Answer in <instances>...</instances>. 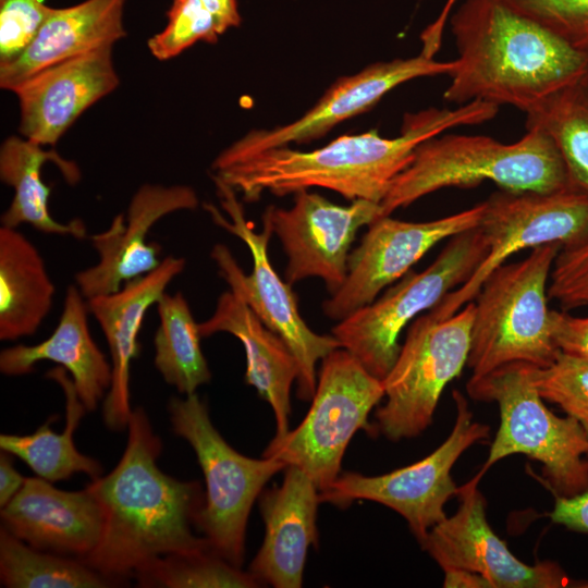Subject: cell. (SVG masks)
Returning a JSON list of instances; mask_svg holds the SVG:
<instances>
[{
  "label": "cell",
  "instance_id": "44dd1931",
  "mask_svg": "<svg viewBox=\"0 0 588 588\" xmlns=\"http://www.w3.org/2000/svg\"><path fill=\"white\" fill-rule=\"evenodd\" d=\"M319 489L301 468L289 465L279 487L262 490L259 509L265 523L262 544L249 572L260 584L299 588L310 546L318 544Z\"/></svg>",
  "mask_w": 588,
  "mask_h": 588
},
{
  "label": "cell",
  "instance_id": "7a4b0ae2",
  "mask_svg": "<svg viewBox=\"0 0 588 588\" xmlns=\"http://www.w3.org/2000/svg\"><path fill=\"white\" fill-rule=\"evenodd\" d=\"M498 111V106L485 101L453 109L429 108L406 114L400 135L393 138L382 137L372 130L342 135L310 151L274 147L211 166L212 176L241 193L247 203L258 200L265 192L284 196L322 187L351 201L365 199L380 204L422 142L456 126L489 121Z\"/></svg>",
  "mask_w": 588,
  "mask_h": 588
},
{
  "label": "cell",
  "instance_id": "ffe728a7",
  "mask_svg": "<svg viewBox=\"0 0 588 588\" xmlns=\"http://www.w3.org/2000/svg\"><path fill=\"white\" fill-rule=\"evenodd\" d=\"M0 516L1 526L27 544L79 559L96 548L103 528L102 509L87 487L64 491L39 476L25 479Z\"/></svg>",
  "mask_w": 588,
  "mask_h": 588
},
{
  "label": "cell",
  "instance_id": "f6af8a7d",
  "mask_svg": "<svg viewBox=\"0 0 588 588\" xmlns=\"http://www.w3.org/2000/svg\"><path fill=\"white\" fill-rule=\"evenodd\" d=\"M585 76H586V78L588 79V66H587V71H586V73H585Z\"/></svg>",
  "mask_w": 588,
  "mask_h": 588
},
{
  "label": "cell",
  "instance_id": "4316f807",
  "mask_svg": "<svg viewBox=\"0 0 588 588\" xmlns=\"http://www.w3.org/2000/svg\"><path fill=\"white\" fill-rule=\"evenodd\" d=\"M54 285L34 244L13 228H0V340L34 334L49 314Z\"/></svg>",
  "mask_w": 588,
  "mask_h": 588
},
{
  "label": "cell",
  "instance_id": "d6986e66",
  "mask_svg": "<svg viewBox=\"0 0 588 588\" xmlns=\"http://www.w3.org/2000/svg\"><path fill=\"white\" fill-rule=\"evenodd\" d=\"M112 47L51 65L12 89L20 103V133L54 145L77 118L119 85Z\"/></svg>",
  "mask_w": 588,
  "mask_h": 588
},
{
  "label": "cell",
  "instance_id": "d590c367",
  "mask_svg": "<svg viewBox=\"0 0 588 588\" xmlns=\"http://www.w3.org/2000/svg\"><path fill=\"white\" fill-rule=\"evenodd\" d=\"M51 9L44 0H0V65L24 51Z\"/></svg>",
  "mask_w": 588,
  "mask_h": 588
},
{
  "label": "cell",
  "instance_id": "603a6c76",
  "mask_svg": "<svg viewBox=\"0 0 588 588\" xmlns=\"http://www.w3.org/2000/svg\"><path fill=\"white\" fill-rule=\"evenodd\" d=\"M88 313L87 299L77 285H69L52 334L38 344H19L1 351L0 371L5 376H24L33 372L38 362H53L71 375L87 412L95 411L111 385L112 368L89 332Z\"/></svg>",
  "mask_w": 588,
  "mask_h": 588
},
{
  "label": "cell",
  "instance_id": "8992f818",
  "mask_svg": "<svg viewBox=\"0 0 588 588\" xmlns=\"http://www.w3.org/2000/svg\"><path fill=\"white\" fill-rule=\"evenodd\" d=\"M532 365L512 363L478 378L466 389L471 399L494 401L500 426L480 473L500 460L523 454L542 464L544 480L556 495L573 497L588 488V436L571 416L552 413L531 379Z\"/></svg>",
  "mask_w": 588,
  "mask_h": 588
},
{
  "label": "cell",
  "instance_id": "e0dca14e",
  "mask_svg": "<svg viewBox=\"0 0 588 588\" xmlns=\"http://www.w3.org/2000/svg\"><path fill=\"white\" fill-rule=\"evenodd\" d=\"M455 64V60L438 61L421 53L370 64L356 74L339 78L313 108L292 123L248 132L222 150L211 166L318 139L336 124L371 109L395 87L418 77L450 75Z\"/></svg>",
  "mask_w": 588,
  "mask_h": 588
},
{
  "label": "cell",
  "instance_id": "52a82bcc",
  "mask_svg": "<svg viewBox=\"0 0 588 588\" xmlns=\"http://www.w3.org/2000/svg\"><path fill=\"white\" fill-rule=\"evenodd\" d=\"M172 429L193 448L206 481L196 528L223 559L242 567L250 510L266 483L287 465L273 457L252 458L235 451L212 425L197 393L171 397Z\"/></svg>",
  "mask_w": 588,
  "mask_h": 588
},
{
  "label": "cell",
  "instance_id": "8fae6325",
  "mask_svg": "<svg viewBox=\"0 0 588 588\" xmlns=\"http://www.w3.org/2000/svg\"><path fill=\"white\" fill-rule=\"evenodd\" d=\"M474 315L471 301L449 318H436L428 310L414 319L382 380L387 400L375 418L385 438H414L430 426L444 388L467 365Z\"/></svg>",
  "mask_w": 588,
  "mask_h": 588
},
{
  "label": "cell",
  "instance_id": "9c48e42d",
  "mask_svg": "<svg viewBox=\"0 0 588 588\" xmlns=\"http://www.w3.org/2000/svg\"><path fill=\"white\" fill-rule=\"evenodd\" d=\"M487 252L479 226L452 236L430 266L420 272L409 270L381 297L338 321L332 335L369 373L383 380L399 356V338L406 324L465 283Z\"/></svg>",
  "mask_w": 588,
  "mask_h": 588
},
{
  "label": "cell",
  "instance_id": "7bdbcfd3",
  "mask_svg": "<svg viewBox=\"0 0 588 588\" xmlns=\"http://www.w3.org/2000/svg\"><path fill=\"white\" fill-rule=\"evenodd\" d=\"M443 587L445 588H492L490 581L481 574L462 569H445Z\"/></svg>",
  "mask_w": 588,
  "mask_h": 588
},
{
  "label": "cell",
  "instance_id": "60d3db41",
  "mask_svg": "<svg viewBox=\"0 0 588 588\" xmlns=\"http://www.w3.org/2000/svg\"><path fill=\"white\" fill-rule=\"evenodd\" d=\"M12 454H0V506H5L23 487L25 479L14 467Z\"/></svg>",
  "mask_w": 588,
  "mask_h": 588
},
{
  "label": "cell",
  "instance_id": "4fadbf2b",
  "mask_svg": "<svg viewBox=\"0 0 588 588\" xmlns=\"http://www.w3.org/2000/svg\"><path fill=\"white\" fill-rule=\"evenodd\" d=\"M456 418L444 442L425 458L380 476L344 471L324 490L320 502L346 507L355 500H369L388 506L407 522L421 543L430 529L446 517L444 505L456 495L451 470L473 444L486 439L490 428L474 421L464 395L453 392Z\"/></svg>",
  "mask_w": 588,
  "mask_h": 588
},
{
  "label": "cell",
  "instance_id": "b9f144b4",
  "mask_svg": "<svg viewBox=\"0 0 588 588\" xmlns=\"http://www.w3.org/2000/svg\"><path fill=\"white\" fill-rule=\"evenodd\" d=\"M209 12L212 14L218 30L225 33L231 27H237L242 17L238 12L236 0H201Z\"/></svg>",
  "mask_w": 588,
  "mask_h": 588
},
{
  "label": "cell",
  "instance_id": "6da1fadb",
  "mask_svg": "<svg viewBox=\"0 0 588 588\" xmlns=\"http://www.w3.org/2000/svg\"><path fill=\"white\" fill-rule=\"evenodd\" d=\"M127 430L117 466L86 486L102 509L103 528L82 560L115 586L162 555L211 548L193 530L205 501L200 482L177 480L158 467L162 443L142 407L133 409Z\"/></svg>",
  "mask_w": 588,
  "mask_h": 588
},
{
  "label": "cell",
  "instance_id": "ba28073f",
  "mask_svg": "<svg viewBox=\"0 0 588 588\" xmlns=\"http://www.w3.org/2000/svg\"><path fill=\"white\" fill-rule=\"evenodd\" d=\"M224 217L213 205H205L212 221L230 234L238 237L248 247L253 258V269L245 274L230 249L217 244L211 258L218 266L220 275L252 308L257 317L289 346L297 366V397L302 401L313 399L317 387L316 366L332 351L341 347L333 335L318 334L302 318L295 293L291 284L284 282L273 269L268 245L273 233L269 219L262 215V230L256 232L246 221L236 192L212 176Z\"/></svg>",
  "mask_w": 588,
  "mask_h": 588
},
{
  "label": "cell",
  "instance_id": "3957f363",
  "mask_svg": "<svg viewBox=\"0 0 588 588\" xmlns=\"http://www.w3.org/2000/svg\"><path fill=\"white\" fill-rule=\"evenodd\" d=\"M449 21L457 58L443 97L457 106L485 101L528 113L587 71L588 53L506 0H464Z\"/></svg>",
  "mask_w": 588,
  "mask_h": 588
},
{
  "label": "cell",
  "instance_id": "30bf717a",
  "mask_svg": "<svg viewBox=\"0 0 588 588\" xmlns=\"http://www.w3.org/2000/svg\"><path fill=\"white\" fill-rule=\"evenodd\" d=\"M383 397L382 380L339 347L321 360L311 405L302 422L274 437L262 457L301 468L322 491L339 477L343 455L357 430H371L368 416Z\"/></svg>",
  "mask_w": 588,
  "mask_h": 588
},
{
  "label": "cell",
  "instance_id": "4dcf8cb0",
  "mask_svg": "<svg viewBox=\"0 0 588 588\" xmlns=\"http://www.w3.org/2000/svg\"><path fill=\"white\" fill-rule=\"evenodd\" d=\"M0 580L8 588H105L112 580L79 558L36 549L0 528Z\"/></svg>",
  "mask_w": 588,
  "mask_h": 588
},
{
  "label": "cell",
  "instance_id": "1f68e13d",
  "mask_svg": "<svg viewBox=\"0 0 588 588\" xmlns=\"http://www.w3.org/2000/svg\"><path fill=\"white\" fill-rule=\"evenodd\" d=\"M139 587L161 588H255L262 586L242 567L235 566L212 548L162 555L133 576Z\"/></svg>",
  "mask_w": 588,
  "mask_h": 588
},
{
  "label": "cell",
  "instance_id": "ac0fdd59",
  "mask_svg": "<svg viewBox=\"0 0 588 588\" xmlns=\"http://www.w3.org/2000/svg\"><path fill=\"white\" fill-rule=\"evenodd\" d=\"M197 206L198 197L189 186H140L130 201L126 217L117 215L107 230L90 236L99 259L75 274L82 295L89 299L114 293L126 282L158 268L162 261L158 257L160 245L147 240L150 229L169 213Z\"/></svg>",
  "mask_w": 588,
  "mask_h": 588
},
{
  "label": "cell",
  "instance_id": "9a60e30c",
  "mask_svg": "<svg viewBox=\"0 0 588 588\" xmlns=\"http://www.w3.org/2000/svg\"><path fill=\"white\" fill-rule=\"evenodd\" d=\"M483 210L485 204L480 203L425 222L402 221L390 216L378 218L351 252L346 279L323 302L324 315L340 321L373 302L385 286L404 277L434 245L479 226Z\"/></svg>",
  "mask_w": 588,
  "mask_h": 588
},
{
  "label": "cell",
  "instance_id": "7402d4cb",
  "mask_svg": "<svg viewBox=\"0 0 588 588\" xmlns=\"http://www.w3.org/2000/svg\"><path fill=\"white\" fill-rule=\"evenodd\" d=\"M185 259L168 256L154 271L126 282L119 291L87 299L89 313L100 326L111 356L112 380L103 400V420L115 431L127 427L131 414L132 360L139 352L138 333L148 308L185 268Z\"/></svg>",
  "mask_w": 588,
  "mask_h": 588
},
{
  "label": "cell",
  "instance_id": "277c9868",
  "mask_svg": "<svg viewBox=\"0 0 588 588\" xmlns=\"http://www.w3.org/2000/svg\"><path fill=\"white\" fill-rule=\"evenodd\" d=\"M491 181L510 192L550 193L568 187L562 158L541 130L527 127L517 142L485 135L440 134L422 142L380 203L382 217L446 187Z\"/></svg>",
  "mask_w": 588,
  "mask_h": 588
},
{
  "label": "cell",
  "instance_id": "836d02e7",
  "mask_svg": "<svg viewBox=\"0 0 588 588\" xmlns=\"http://www.w3.org/2000/svg\"><path fill=\"white\" fill-rule=\"evenodd\" d=\"M163 30L150 37L147 46L161 61L172 59L198 41L213 44L220 33L201 0H172Z\"/></svg>",
  "mask_w": 588,
  "mask_h": 588
},
{
  "label": "cell",
  "instance_id": "ab89813d",
  "mask_svg": "<svg viewBox=\"0 0 588 588\" xmlns=\"http://www.w3.org/2000/svg\"><path fill=\"white\" fill-rule=\"evenodd\" d=\"M457 2L458 0H446L436 20L422 30L420 35L422 45L421 54L428 58H434L441 47L446 23Z\"/></svg>",
  "mask_w": 588,
  "mask_h": 588
},
{
  "label": "cell",
  "instance_id": "83f0119b",
  "mask_svg": "<svg viewBox=\"0 0 588 588\" xmlns=\"http://www.w3.org/2000/svg\"><path fill=\"white\" fill-rule=\"evenodd\" d=\"M46 377L56 381L65 396V426L61 433H56L50 425L58 416H50L30 434H1V451L8 452L25 462L37 476L50 481L70 478L75 473H84L96 479L102 474L99 461L82 454L75 446L73 433L82 417L87 412L78 397L77 391L68 371L54 367Z\"/></svg>",
  "mask_w": 588,
  "mask_h": 588
},
{
  "label": "cell",
  "instance_id": "d6a6232c",
  "mask_svg": "<svg viewBox=\"0 0 588 588\" xmlns=\"http://www.w3.org/2000/svg\"><path fill=\"white\" fill-rule=\"evenodd\" d=\"M538 394L576 419L588 436V358L560 352L547 367H531Z\"/></svg>",
  "mask_w": 588,
  "mask_h": 588
},
{
  "label": "cell",
  "instance_id": "f1b7e54d",
  "mask_svg": "<svg viewBox=\"0 0 588 588\" xmlns=\"http://www.w3.org/2000/svg\"><path fill=\"white\" fill-rule=\"evenodd\" d=\"M159 327L156 331L155 366L168 384L182 394H193L211 379L200 348L198 323L181 292L164 293L157 303Z\"/></svg>",
  "mask_w": 588,
  "mask_h": 588
},
{
  "label": "cell",
  "instance_id": "8d00e7d4",
  "mask_svg": "<svg viewBox=\"0 0 588 588\" xmlns=\"http://www.w3.org/2000/svg\"><path fill=\"white\" fill-rule=\"evenodd\" d=\"M548 297L564 308L588 305V241L560 250L550 273Z\"/></svg>",
  "mask_w": 588,
  "mask_h": 588
},
{
  "label": "cell",
  "instance_id": "5b68a950",
  "mask_svg": "<svg viewBox=\"0 0 588 588\" xmlns=\"http://www.w3.org/2000/svg\"><path fill=\"white\" fill-rule=\"evenodd\" d=\"M563 248L551 243L531 248L514 264H503L483 281L475 298L467 366L471 377L494 369L526 363L551 365L560 350L550 329L548 279Z\"/></svg>",
  "mask_w": 588,
  "mask_h": 588
},
{
  "label": "cell",
  "instance_id": "ee69618b",
  "mask_svg": "<svg viewBox=\"0 0 588 588\" xmlns=\"http://www.w3.org/2000/svg\"><path fill=\"white\" fill-rule=\"evenodd\" d=\"M579 587L588 588V584H581Z\"/></svg>",
  "mask_w": 588,
  "mask_h": 588
},
{
  "label": "cell",
  "instance_id": "7c38bea8",
  "mask_svg": "<svg viewBox=\"0 0 588 588\" xmlns=\"http://www.w3.org/2000/svg\"><path fill=\"white\" fill-rule=\"evenodd\" d=\"M483 204L479 228L487 255L465 283L429 309L436 318H449L471 302L486 278L519 250L551 243L566 248L588 241V194L569 186L550 193L501 189Z\"/></svg>",
  "mask_w": 588,
  "mask_h": 588
},
{
  "label": "cell",
  "instance_id": "cb8c5ba5",
  "mask_svg": "<svg viewBox=\"0 0 588 588\" xmlns=\"http://www.w3.org/2000/svg\"><path fill=\"white\" fill-rule=\"evenodd\" d=\"M127 0H84L52 8L34 39L11 62L0 65V86L11 90L36 73L62 61L112 47L126 36Z\"/></svg>",
  "mask_w": 588,
  "mask_h": 588
},
{
  "label": "cell",
  "instance_id": "74e56055",
  "mask_svg": "<svg viewBox=\"0 0 588 588\" xmlns=\"http://www.w3.org/2000/svg\"><path fill=\"white\" fill-rule=\"evenodd\" d=\"M550 329L560 352L588 358V316L574 317L565 311L550 310Z\"/></svg>",
  "mask_w": 588,
  "mask_h": 588
},
{
  "label": "cell",
  "instance_id": "f35d334b",
  "mask_svg": "<svg viewBox=\"0 0 588 588\" xmlns=\"http://www.w3.org/2000/svg\"><path fill=\"white\" fill-rule=\"evenodd\" d=\"M554 495L550 519L571 530L588 534V488L573 497Z\"/></svg>",
  "mask_w": 588,
  "mask_h": 588
},
{
  "label": "cell",
  "instance_id": "484cf974",
  "mask_svg": "<svg viewBox=\"0 0 588 588\" xmlns=\"http://www.w3.org/2000/svg\"><path fill=\"white\" fill-rule=\"evenodd\" d=\"M53 162L70 184L81 179L75 162L62 158L54 150L19 136L8 137L0 148V179L11 186L14 195L9 208L1 216V225L16 229L27 223L44 234L86 237V226L79 219L61 223L49 211L50 188L41 180V168Z\"/></svg>",
  "mask_w": 588,
  "mask_h": 588
},
{
  "label": "cell",
  "instance_id": "2e32d148",
  "mask_svg": "<svg viewBox=\"0 0 588 588\" xmlns=\"http://www.w3.org/2000/svg\"><path fill=\"white\" fill-rule=\"evenodd\" d=\"M480 471L458 487L457 511L430 529L421 548L442 571L462 568L481 574L492 588H561L568 585L555 562L527 564L515 556L487 519L486 499L478 489Z\"/></svg>",
  "mask_w": 588,
  "mask_h": 588
},
{
  "label": "cell",
  "instance_id": "e575fe53",
  "mask_svg": "<svg viewBox=\"0 0 588 588\" xmlns=\"http://www.w3.org/2000/svg\"><path fill=\"white\" fill-rule=\"evenodd\" d=\"M515 10L588 53V0H506Z\"/></svg>",
  "mask_w": 588,
  "mask_h": 588
},
{
  "label": "cell",
  "instance_id": "f546056e",
  "mask_svg": "<svg viewBox=\"0 0 588 588\" xmlns=\"http://www.w3.org/2000/svg\"><path fill=\"white\" fill-rule=\"evenodd\" d=\"M526 126L543 131L564 163L568 186L588 194V79L585 74L530 112Z\"/></svg>",
  "mask_w": 588,
  "mask_h": 588
},
{
  "label": "cell",
  "instance_id": "5bb4252c",
  "mask_svg": "<svg viewBox=\"0 0 588 588\" xmlns=\"http://www.w3.org/2000/svg\"><path fill=\"white\" fill-rule=\"evenodd\" d=\"M264 216L287 257L286 282L292 285L320 278L332 295L346 279L357 232L382 217V210L380 204L370 200L356 199L341 206L304 189L295 193L291 208L269 206Z\"/></svg>",
  "mask_w": 588,
  "mask_h": 588
},
{
  "label": "cell",
  "instance_id": "d4e9b609",
  "mask_svg": "<svg viewBox=\"0 0 588 588\" xmlns=\"http://www.w3.org/2000/svg\"><path fill=\"white\" fill-rule=\"evenodd\" d=\"M198 327L201 338L226 332L241 341L246 356L245 382L270 404L274 437L285 434L290 430L291 389L298 376L296 359L285 342L231 290L219 296L211 317Z\"/></svg>",
  "mask_w": 588,
  "mask_h": 588
}]
</instances>
